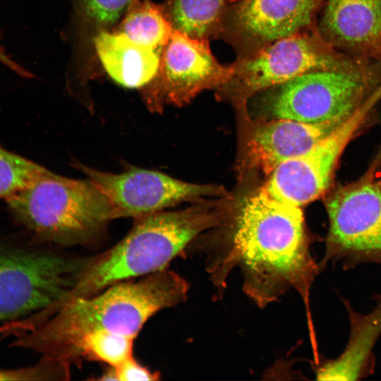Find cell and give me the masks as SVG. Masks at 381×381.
<instances>
[{
  "label": "cell",
  "instance_id": "9",
  "mask_svg": "<svg viewBox=\"0 0 381 381\" xmlns=\"http://www.w3.org/2000/svg\"><path fill=\"white\" fill-rule=\"evenodd\" d=\"M327 0H229L217 38L237 57L308 30Z\"/></svg>",
  "mask_w": 381,
  "mask_h": 381
},
{
  "label": "cell",
  "instance_id": "6",
  "mask_svg": "<svg viewBox=\"0 0 381 381\" xmlns=\"http://www.w3.org/2000/svg\"><path fill=\"white\" fill-rule=\"evenodd\" d=\"M380 90L381 61H372L353 70L306 73L262 92L276 119L325 123L344 120Z\"/></svg>",
  "mask_w": 381,
  "mask_h": 381
},
{
  "label": "cell",
  "instance_id": "24",
  "mask_svg": "<svg viewBox=\"0 0 381 381\" xmlns=\"http://www.w3.org/2000/svg\"><path fill=\"white\" fill-rule=\"evenodd\" d=\"M1 34L0 32V64L21 78H31L32 75V73L13 60V58L11 57V56L7 53L5 48L1 44Z\"/></svg>",
  "mask_w": 381,
  "mask_h": 381
},
{
  "label": "cell",
  "instance_id": "12",
  "mask_svg": "<svg viewBox=\"0 0 381 381\" xmlns=\"http://www.w3.org/2000/svg\"><path fill=\"white\" fill-rule=\"evenodd\" d=\"M77 167L107 196L116 218L136 219L181 202L217 195L221 191L217 187L182 181L155 171L132 169L111 174L81 164Z\"/></svg>",
  "mask_w": 381,
  "mask_h": 381
},
{
  "label": "cell",
  "instance_id": "19",
  "mask_svg": "<svg viewBox=\"0 0 381 381\" xmlns=\"http://www.w3.org/2000/svg\"><path fill=\"white\" fill-rule=\"evenodd\" d=\"M134 339L107 332L91 333L68 346L61 359L71 363L78 358H85L116 366L133 356Z\"/></svg>",
  "mask_w": 381,
  "mask_h": 381
},
{
  "label": "cell",
  "instance_id": "10",
  "mask_svg": "<svg viewBox=\"0 0 381 381\" xmlns=\"http://www.w3.org/2000/svg\"><path fill=\"white\" fill-rule=\"evenodd\" d=\"M325 260L346 258L381 262V181L364 179L329 200Z\"/></svg>",
  "mask_w": 381,
  "mask_h": 381
},
{
  "label": "cell",
  "instance_id": "11",
  "mask_svg": "<svg viewBox=\"0 0 381 381\" xmlns=\"http://www.w3.org/2000/svg\"><path fill=\"white\" fill-rule=\"evenodd\" d=\"M372 109L368 103L361 104L311 150L278 164L262 188L272 198L298 207L320 197L344 148Z\"/></svg>",
  "mask_w": 381,
  "mask_h": 381
},
{
  "label": "cell",
  "instance_id": "20",
  "mask_svg": "<svg viewBox=\"0 0 381 381\" xmlns=\"http://www.w3.org/2000/svg\"><path fill=\"white\" fill-rule=\"evenodd\" d=\"M47 169L0 146V198L11 199Z\"/></svg>",
  "mask_w": 381,
  "mask_h": 381
},
{
  "label": "cell",
  "instance_id": "22",
  "mask_svg": "<svg viewBox=\"0 0 381 381\" xmlns=\"http://www.w3.org/2000/svg\"><path fill=\"white\" fill-rule=\"evenodd\" d=\"M83 15L93 25L106 28L124 14L131 0H79Z\"/></svg>",
  "mask_w": 381,
  "mask_h": 381
},
{
  "label": "cell",
  "instance_id": "15",
  "mask_svg": "<svg viewBox=\"0 0 381 381\" xmlns=\"http://www.w3.org/2000/svg\"><path fill=\"white\" fill-rule=\"evenodd\" d=\"M94 42L107 73L123 87L142 88L159 70L162 51L138 43L120 31H100Z\"/></svg>",
  "mask_w": 381,
  "mask_h": 381
},
{
  "label": "cell",
  "instance_id": "2",
  "mask_svg": "<svg viewBox=\"0 0 381 381\" xmlns=\"http://www.w3.org/2000/svg\"><path fill=\"white\" fill-rule=\"evenodd\" d=\"M188 292L186 281L164 269L71 301L44 319L23 318L4 322L0 325V340L11 337V347L61 360L68 346L91 333L107 332L135 338L152 316L183 302Z\"/></svg>",
  "mask_w": 381,
  "mask_h": 381
},
{
  "label": "cell",
  "instance_id": "16",
  "mask_svg": "<svg viewBox=\"0 0 381 381\" xmlns=\"http://www.w3.org/2000/svg\"><path fill=\"white\" fill-rule=\"evenodd\" d=\"M351 335L343 353L319 368L318 380H356L364 373L372 349L381 334V297L366 315L351 313Z\"/></svg>",
  "mask_w": 381,
  "mask_h": 381
},
{
  "label": "cell",
  "instance_id": "5",
  "mask_svg": "<svg viewBox=\"0 0 381 381\" xmlns=\"http://www.w3.org/2000/svg\"><path fill=\"white\" fill-rule=\"evenodd\" d=\"M25 230L0 234V322L49 307L75 284L87 258H66Z\"/></svg>",
  "mask_w": 381,
  "mask_h": 381
},
{
  "label": "cell",
  "instance_id": "13",
  "mask_svg": "<svg viewBox=\"0 0 381 381\" xmlns=\"http://www.w3.org/2000/svg\"><path fill=\"white\" fill-rule=\"evenodd\" d=\"M317 30L355 59L381 61V0H327Z\"/></svg>",
  "mask_w": 381,
  "mask_h": 381
},
{
  "label": "cell",
  "instance_id": "21",
  "mask_svg": "<svg viewBox=\"0 0 381 381\" xmlns=\"http://www.w3.org/2000/svg\"><path fill=\"white\" fill-rule=\"evenodd\" d=\"M70 363L42 356L35 365L18 368H0V380H66L70 378Z\"/></svg>",
  "mask_w": 381,
  "mask_h": 381
},
{
  "label": "cell",
  "instance_id": "17",
  "mask_svg": "<svg viewBox=\"0 0 381 381\" xmlns=\"http://www.w3.org/2000/svg\"><path fill=\"white\" fill-rule=\"evenodd\" d=\"M229 0H167L162 5L174 30L193 38H217Z\"/></svg>",
  "mask_w": 381,
  "mask_h": 381
},
{
  "label": "cell",
  "instance_id": "18",
  "mask_svg": "<svg viewBox=\"0 0 381 381\" xmlns=\"http://www.w3.org/2000/svg\"><path fill=\"white\" fill-rule=\"evenodd\" d=\"M124 14L120 32L138 43L162 51L174 31L162 5L131 0Z\"/></svg>",
  "mask_w": 381,
  "mask_h": 381
},
{
  "label": "cell",
  "instance_id": "4",
  "mask_svg": "<svg viewBox=\"0 0 381 381\" xmlns=\"http://www.w3.org/2000/svg\"><path fill=\"white\" fill-rule=\"evenodd\" d=\"M6 202L13 221L47 244L87 243L116 219L109 199L90 180L69 179L47 169Z\"/></svg>",
  "mask_w": 381,
  "mask_h": 381
},
{
  "label": "cell",
  "instance_id": "14",
  "mask_svg": "<svg viewBox=\"0 0 381 381\" xmlns=\"http://www.w3.org/2000/svg\"><path fill=\"white\" fill-rule=\"evenodd\" d=\"M277 119L258 126L250 144L253 158L269 173L280 163L311 150L344 121L306 123Z\"/></svg>",
  "mask_w": 381,
  "mask_h": 381
},
{
  "label": "cell",
  "instance_id": "8",
  "mask_svg": "<svg viewBox=\"0 0 381 381\" xmlns=\"http://www.w3.org/2000/svg\"><path fill=\"white\" fill-rule=\"evenodd\" d=\"M233 73L231 64H220L211 52L209 41L174 30L162 49L159 70L143 88L151 111L163 104L188 102L200 92L224 85Z\"/></svg>",
  "mask_w": 381,
  "mask_h": 381
},
{
  "label": "cell",
  "instance_id": "3",
  "mask_svg": "<svg viewBox=\"0 0 381 381\" xmlns=\"http://www.w3.org/2000/svg\"><path fill=\"white\" fill-rule=\"evenodd\" d=\"M220 222L217 213L200 206L136 218L132 229L119 243L87 258L72 289L52 306V310L116 283L167 269L195 237Z\"/></svg>",
  "mask_w": 381,
  "mask_h": 381
},
{
  "label": "cell",
  "instance_id": "23",
  "mask_svg": "<svg viewBox=\"0 0 381 381\" xmlns=\"http://www.w3.org/2000/svg\"><path fill=\"white\" fill-rule=\"evenodd\" d=\"M160 379V374L139 363L133 356L116 366H110L97 380L154 381Z\"/></svg>",
  "mask_w": 381,
  "mask_h": 381
},
{
  "label": "cell",
  "instance_id": "7",
  "mask_svg": "<svg viewBox=\"0 0 381 381\" xmlns=\"http://www.w3.org/2000/svg\"><path fill=\"white\" fill-rule=\"evenodd\" d=\"M370 61L351 58L335 49L319 34L316 25L277 40L231 64L229 80L219 87L238 100L246 99L300 75L318 71H349Z\"/></svg>",
  "mask_w": 381,
  "mask_h": 381
},
{
  "label": "cell",
  "instance_id": "1",
  "mask_svg": "<svg viewBox=\"0 0 381 381\" xmlns=\"http://www.w3.org/2000/svg\"><path fill=\"white\" fill-rule=\"evenodd\" d=\"M207 270L218 287L241 269L243 288L264 308L294 289L309 320L310 288L318 267L310 255L301 207L279 201L262 188L244 202L227 246L209 255Z\"/></svg>",
  "mask_w": 381,
  "mask_h": 381
}]
</instances>
